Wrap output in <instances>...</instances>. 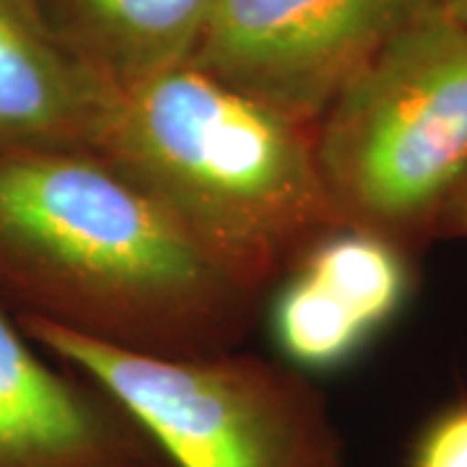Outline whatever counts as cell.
Instances as JSON below:
<instances>
[{
    "label": "cell",
    "mask_w": 467,
    "mask_h": 467,
    "mask_svg": "<svg viewBox=\"0 0 467 467\" xmlns=\"http://www.w3.org/2000/svg\"><path fill=\"white\" fill-rule=\"evenodd\" d=\"M24 335L101 384L174 467H346V439L306 371L244 353L149 356L32 317Z\"/></svg>",
    "instance_id": "4"
},
{
    "label": "cell",
    "mask_w": 467,
    "mask_h": 467,
    "mask_svg": "<svg viewBox=\"0 0 467 467\" xmlns=\"http://www.w3.org/2000/svg\"><path fill=\"white\" fill-rule=\"evenodd\" d=\"M413 288L416 257L377 234L337 229L267 294L263 317L281 361L306 374L335 371L398 319Z\"/></svg>",
    "instance_id": "6"
},
{
    "label": "cell",
    "mask_w": 467,
    "mask_h": 467,
    "mask_svg": "<svg viewBox=\"0 0 467 467\" xmlns=\"http://www.w3.org/2000/svg\"><path fill=\"white\" fill-rule=\"evenodd\" d=\"M436 11H441L444 16L457 18L467 24V0H436Z\"/></svg>",
    "instance_id": "12"
},
{
    "label": "cell",
    "mask_w": 467,
    "mask_h": 467,
    "mask_svg": "<svg viewBox=\"0 0 467 467\" xmlns=\"http://www.w3.org/2000/svg\"><path fill=\"white\" fill-rule=\"evenodd\" d=\"M94 150L263 301L315 242L346 229L315 128L192 63L119 91Z\"/></svg>",
    "instance_id": "2"
},
{
    "label": "cell",
    "mask_w": 467,
    "mask_h": 467,
    "mask_svg": "<svg viewBox=\"0 0 467 467\" xmlns=\"http://www.w3.org/2000/svg\"><path fill=\"white\" fill-rule=\"evenodd\" d=\"M439 239H467V177L444 213Z\"/></svg>",
    "instance_id": "11"
},
{
    "label": "cell",
    "mask_w": 467,
    "mask_h": 467,
    "mask_svg": "<svg viewBox=\"0 0 467 467\" xmlns=\"http://www.w3.org/2000/svg\"><path fill=\"white\" fill-rule=\"evenodd\" d=\"M218 0H39L66 47L115 94L187 66Z\"/></svg>",
    "instance_id": "9"
},
{
    "label": "cell",
    "mask_w": 467,
    "mask_h": 467,
    "mask_svg": "<svg viewBox=\"0 0 467 467\" xmlns=\"http://www.w3.org/2000/svg\"><path fill=\"white\" fill-rule=\"evenodd\" d=\"M346 229L410 257L439 239L467 177V24L429 8L392 36L315 125Z\"/></svg>",
    "instance_id": "3"
},
{
    "label": "cell",
    "mask_w": 467,
    "mask_h": 467,
    "mask_svg": "<svg viewBox=\"0 0 467 467\" xmlns=\"http://www.w3.org/2000/svg\"><path fill=\"white\" fill-rule=\"evenodd\" d=\"M115 97L67 50L39 0H0V150H94Z\"/></svg>",
    "instance_id": "8"
},
{
    "label": "cell",
    "mask_w": 467,
    "mask_h": 467,
    "mask_svg": "<svg viewBox=\"0 0 467 467\" xmlns=\"http://www.w3.org/2000/svg\"><path fill=\"white\" fill-rule=\"evenodd\" d=\"M0 306L149 356L244 346L265 301L101 153L0 150Z\"/></svg>",
    "instance_id": "1"
},
{
    "label": "cell",
    "mask_w": 467,
    "mask_h": 467,
    "mask_svg": "<svg viewBox=\"0 0 467 467\" xmlns=\"http://www.w3.org/2000/svg\"><path fill=\"white\" fill-rule=\"evenodd\" d=\"M50 358L0 306V467H174L122 402Z\"/></svg>",
    "instance_id": "7"
},
{
    "label": "cell",
    "mask_w": 467,
    "mask_h": 467,
    "mask_svg": "<svg viewBox=\"0 0 467 467\" xmlns=\"http://www.w3.org/2000/svg\"><path fill=\"white\" fill-rule=\"evenodd\" d=\"M436 0H218L192 66L315 128L350 78Z\"/></svg>",
    "instance_id": "5"
},
{
    "label": "cell",
    "mask_w": 467,
    "mask_h": 467,
    "mask_svg": "<svg viewBox=\"0 0 467 467\" xmlns=\"http://www.w3.org/2000/svg\"><path fill=\"white\" fill-rule=\"evenodd\" d=\"M405 467H467V398L426 418L410 439Z\"/></svg>",
    "instance_id": "10"
}]
</instances>
